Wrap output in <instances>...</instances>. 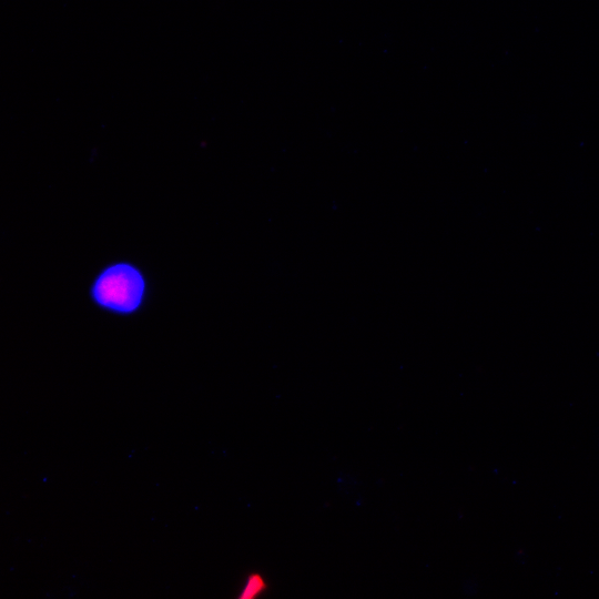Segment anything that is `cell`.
<instances>
[{
    "label": "cell",
    "instance_id": "cell-2",
    "mask_svg": "<svg viewBox=\"0 0 599 599\" xmlns=\"http://www.w3.org/2000/svg\"><path fill=\"white\" fill-rule=\"evenodd\" d=\"M267 588L266 581L260 573H251L240 592L241 599H253L262 595Z\"/></svg>",
    "mask_w": 599,
    "mask_h": 599
},
{
    "label": "cell",
    "instance_id": "cell-1",
    "mask_svg": "<svg viewBox=\"0 0 599 599\" xmlns=\"http://www.w3.org/2000/svg\"><path fill=\"white\" fill-rule=\"evenodd\" d=\"M91 293L99 306L114 313L130 314L142 304L145 281L135 266L115 263L97 276Z\"/></svg>",
    "mask_w": 599,
    "mask_h": 599
}]
</instances>
